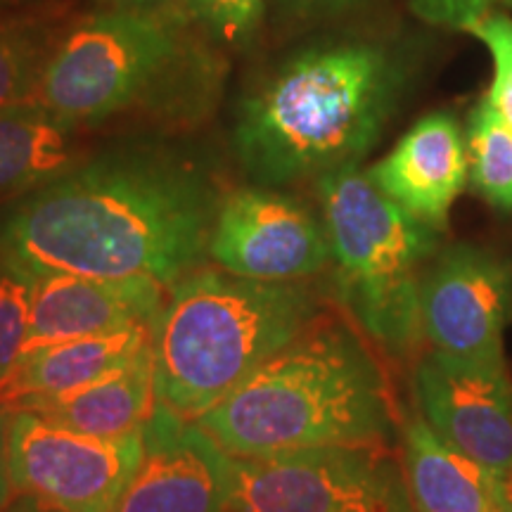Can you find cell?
<instances>
[{"mask_svg": "<svg viewBox=\"0 0 512 512\" xmlns=\"http://www.w3.org/2000/svg\"><path fill=\"white\" fill-rule=\"evenodd\" d=\"M17 3H24V0H0V8H10V5H17Z\"/></svg>", "mask_w": 512, "mask_h": 512, "instance_id": "obj_29", "label": "cell"}, {"mask_svg": "<svg viewBox=\"0 0 512 512\" xmlns=\"http://www.w3.org/2000/svg\"><path fill=\"white\" fill-rule=\"evenodd\" d=\"M15 494L62 512H114L143 456V432L93 437L27 408L8 411Z\"/></svg>", "mask_w": 512, "mask_h": 512, "instance_id": "obj_8", "label": "cell"}, {"mask_svg": "<svg viewBox=\"0 0 512 512\" xmlns=\"http://www.w3.org/2000/svg\"><path fill=\"white\" fill-rule=\"evenodd\" d=\"M335 294L375 347L408 358L422 342L420 285L439 230L389 200L358 164L316 178Z\"/></svg>", "mask_w": 512, "mask_h": 512, "instance_id": "obj_6", "label": "cell"}, {"mask_svg": "<svg viewBox=\"0 0 512 512\" xmlns=\"http://www.w3.org/2000/svg\"><path fill=\"white\" fill-rule=\"evenodd\" d=\"M368 176L389 200L441 233L467 181V143L458 121L446 112L422 117Z\"/></svg>", "mask_w": 512, "mask_h": 512, "instance_id": "obj_14", "label": "cell"}, {"mask_svg": "<svg viewBox=\"0 0 512 512\" xmlns=\"http://www.w3.org/2000/svg\"><path fill=\"white\" fill-rule=\"evenodd\" d=\"M498 491H501V503L505 512H512V465L498 475Z\"/></svg>", "mask_w": 512, "mask_h": 512, "instance_id": "obj_28", "label": "cell"}, {"mask_svg": "<svg viewBox=\"0 0 512 512\" xmlns=\"http://www.w3.org/2000/svg\"><path fill=\"white\" fill-rule=\"evenodd\" d=\"M223 64L169 8H119L74 24L57 43L36 100L81 131L119 117L190 126L214 110Z\"/></svg>", "mask_w": 512, "mask_h": 512, "instance_id": "obj_4", "label": "cell"}, {"mask_svg": "<svg viewBox=\"0 0 512 512\" xmlns=\"http://www.w3.org/2000/svg\"><path fill=\"white\" fill-rule=\"evenodd\" d=\"M467 155L479 195L498 209H512V124L489 98L470 114Z\"/></svg>", "mask_w": 512, "mask_h": 512, "instance_id": "obj_20", "label": "cell"}, {"mask_svg": "<svg viewBox=\"0 0 512 512\" xmlns=\"http://www.w3.org/2000/svg\"><path fill=\"white\" fill-rule=\"evenodd\" d=\"M209 259L252 280H309L332 264L323 219L297 197L268 185L223 195L211 226Z\"/></svg>", "mask_w": 512, "mask_h": 512, "instance_id": "obj_9", "label": "cell"}, {"mask_svg": "<svg viewBox=\"0 0 512 512\" xmlns=\"http://www.w3.org/2000/svg\"><path fill=\"white\" fill-rule=\"evenodd\" d=\"M34 278L0 254V389L10 380L27 344Z\"/></svg>", "mask_w": 512, "mask_h": 512, "instance_id": "obj_21", "label": "cell"}, {"mask_svg": "<svg viewBox=\"0 0 512 512\" xmlns=\"http://www.w3.org/2000/svg\"><path fill=\"white\" fill-rule=\"evenodd\" d=\"M188 15L216 41L245 46L264 19L266 0H183Z\"/></svg>", "mask_w": 512, "mask_h": 512, "instance_id": "obj_22", "label": "cell"}, {"mask_svg": "<svg viewBox=\"0 0 512 512\" xmlns=\"http://www.w3.org/2000/svg\"><path fill=\"white\" fill-rule=\"evenodd\" d=\"M403 79L396 55L375 41L297 50L242 95L235 157L268 188L358 164L392 119Z\"/></svg>", "mask_w": 512, "mask_h": 512, "instance_id": "obj_2", "label": "cell"}, {"mask_svg": "<svg viewBox=\"0 0 512 512\" xmlns=\"http://www.w3.org/2000/svg\"><path fill=\"white\" fill-rule=\"evenodd\" d=\"M81 128L38 100L0 110V202H12L81 162Z\"/></svg>", "mask_w": 512, "mask_h": 512, "instance_id": "obj_18", "label": "cell"}, {"mask_svg": "<svg viewBox=\"0 0 512 512\" xmlns=\"http://www.w3.org/2000/svg\"><path fill=\"white\" fill-rule=\"evenodd\" d=\"M415 408L467 458L501 475L512 465V380L505 358L430 349L415 363Z\"/></svg>", "mask_w": 512, "mask_h": 512, "instance_id": "obj_11", "label": "cell"}, {"mask_svg": "<svg viewBox=\"0 0 512 512\" xmlns=\"http://www.w3.org/2000/svg\"><path fill=\"white\" fill-rule=\"evenodd\" d=\"M292 3L304 10H339L344 5H351L354 0H292Z\"/></svg>", "mask_w": 512, "mask_h": 512, "instance_id": "obj_27", "label": "cell"}, {"mask_svg": "<svg viewBox=\"0 0 512 512\" xmlns=\"http://www.w3.org/2000/svg\"><path fill=\"white\" fill-rule=\"evenodd\" d=\"M494 60V86L486 98L512 124V19L491 12L470 29Z\"/></svg>", "mask_w": 512, "mask_h": 512, "instance_id": "obj_23", "label": "cell"}, {"mask_svg": "<svg viewBox=\"0 0 512 512\" xmlns=\"http://www.w3.org/2000/svg\"><path fill=\"white\" fill-rule=\"evenodd\" d=\"M223 512H415L394 446L230 456Z\"/></svg>", "mask_w": 512, "mask_h": 512, "instance_id": "obj_7", "label": "cell"}, {"mask_svg": "<svg viewBox=\"0 0 512 512\" xmlns=\"http://www.w3.org/2000/svg\"><path fill=\"white\" fill-rule=\"evenodd\" d=\"M15 498V486L10 477V434H8V411L0 406V512L8 508Z\"/></svg>", "mask_w": 512, "mask_h": 512, "instance_id": "obj_25", "label": "cell"}, {"mask_svg": "<svg viewBox=\"0 0 512 512\" xmlns=\"http://www.w3.org/2000/svg\"><path fill=\"white\" fill-rule=\"evenodd\" d=\"M228 465L207 430L157 401L143 430V456L114 512H223Z\"/></svg>", "mask_w": 512, "mask_h": 512, "instance_id": "obj_12", "label": "cell"}, {"mask_svg": "<svg viewBox=\"0 0 512 512\" xmlns=\"http://www.w3.org/2000/svg\"><path fill=\"white\" fill-rule=\"evenodd\" d=\"M62 36V24L50 17L0 22V110L36 100L41 76Z\"/></svg>", "mask_w": 512, "mask_h": 512, "instance_id": "obj_19", "label": "cell"}, {"mask_svg": "<svg viewBox=\"0 0 512 512\" xmlns=\"http://www.w3.org/2000/svg\"><path fill=\"white\" fill-rule=\"evenodd\" d=\"M152 342L136 358L69 392L31 401L27 411L93 437H128L145 430L157 408Z\"/></svg>", "mask_w": 512, "mask_h": 512, "instance_id": "obj_16", "label": "cell"}, {"mask_svg": "<svg viewBox=\"0 0 512 512\" xmlns=\"http://www.w3.org/2000/svg\"><path fill=\"white\" fill-rule=\"evenodd\" d=\"M169 290L152 323L157 399L188 420L219 406L328 311L311 278L271 283L200 266Z\"/></svg>", "mask_w": 512, "mask_h": 512, "instance_id": "obj_5", "label": "cell"}, {"mask_svg": "<svg viewBox=\"0 0 512 512\" xmlns=\"http://www.w3.org/2000/svg\"><path fill=\"white\" fill-rule=\"evenodd\" d=\"M150 342L152 325H136L31 349L22 354L10 380L0 389V406L12 411L98 380L100 375L136 358Z\"/></svg>", "mask_w": 512, "mask_h": 512, "instance_id": "obj_17", "label": "cell"}, {"mask_svg": "<svg viewBox=\"0 0 512 512\" xmlns=\"http://www.w3.org/2000/svg\"><path fill=\"white\" fill-rule=\"evenodd\" d=\"M166 290L169 287L147 275H38L22 354L64 339L152 325L166 302Z\"/></svg>", "mask_w": 512, "mask_h": 512, "instance_id": "obj_13", "label": "cell"}, {"mask_svg": "<svg viewBox=\"0 0 512 512\" xmlns=\"http://www.w3.org/2000/svg\"><path fill=\"white\" fill-rule=\"evenodd\" d=\"M512 309V261L489 247L458 242L434 254L420 285L422 337L465 358H503Z\"/></svg>", "mask_w": 512, "mask_h": 512, "instance_id": "obj_10", "label": "cell"}, {"mask_svg": "<svg viewBox=\"0 0 512 512\" xmlns=\"http://www.w3.org/2000/svg\"><path fill=\"white\" fill-rule=\"evenodd\" d=\"M3 512H62V510L50 508L48 503L38 501V498H34V496L15 494V498H12L10 505Z\"/></svg>", "mask_w": 512, "mask_h": 512, "instance_id": "obj_26", "label": "cell"}, {"mask_svg": "<svg viewBox=\"0 0 512 512\" xmlns=\"http://www.w3.org/2000/svg\"><path fill=\"white\" fill-rule=\"evenodd\" d=\"M401 418L373 342L325 311L195 422L228 456L313 446H394Z\"/></svg>", "mask_w": 512, "mask_h": 512, "instance_id": "obj_3", "label": "cell"}, {"mask_svg": "<svg viewBox=\"0 0 512 512\" xmlns=\"http://www.w3.org/2000/svg\"><path fill=\"white\" fill-rule=\"evenodd\" d=\"M401 463L415 512H505L496 472L448 446L418 408L401 418Z\"/></svg>", "mask_w": 512, "mask_h": 512, "instance_id": "obj_15", "label": "cell"}, {"mask_svg": "<svg viewBox=\"0 0 512 512\" xmlns=\"http://www.w3.org/2000/svg\"><path fill=\"white\" fill-rule=\"evenodd\" d=\"M131 3H143V0H131Z\"/></svg>", "mask_w": 512, "mask_h": 512, "instance_id": "obj_30", "label": "cell"}, {"mask_svg": "<svg viewBox=\"0 0 512 512\" xmlns=\"http://www.w3.org/2000/svg\"><path fill=\"white\" fill-rule=\"evenodd\" d=\"M223 195L216 176L178 150H105L12 200L0 254L31 278L147 275L174 287L209 256Z\"/></svg>", "mask_w": 512, "mask_h": 512, "instance_id": "obj_1", "label": "cell"}, {"mask_svg": "<svg viewBox=\"0 0 512 512\" xmlns=\"http://www.w3.org/2000/svg\"><path fill=\"white\" fill-rule=\"evenodd\" d=\"M498 3L512 0H408V8L432 27L470 31L477 22L489 17Z\"/></svg>", "mask_w": 512, "mask_h": 512, "instance_id": "obj_24", "label": "cell"}]
</instances>
